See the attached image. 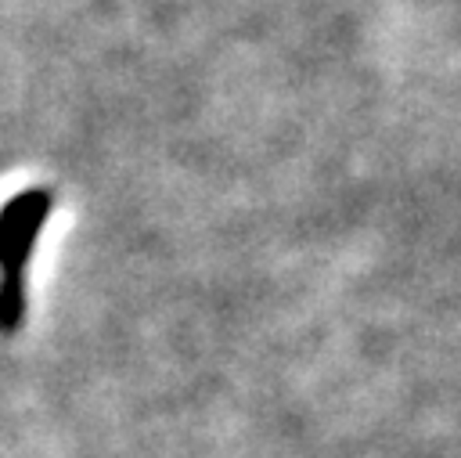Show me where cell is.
<instances>
[{
  "label": "cell",
  "mask_w": 461,
  "mask_h": 458,
  "mask_svg": "<svg viewBox=\"0 0 461 458\" xmlns=\"http://www.w3.org/2000/svg\"><path fill=\"white\" fill-rule=\"evenodd\" d=\"M54 195L47 188H25L0 209V281L25 285L36 238L50 216Z\"/></svg>",
  "instance_id": "cell-1"
}]
</instances>
